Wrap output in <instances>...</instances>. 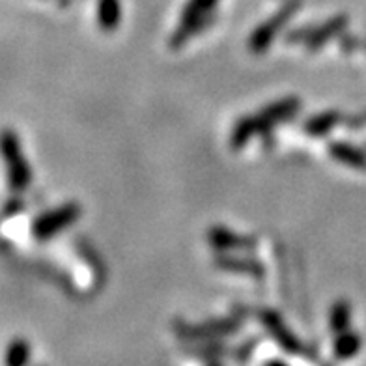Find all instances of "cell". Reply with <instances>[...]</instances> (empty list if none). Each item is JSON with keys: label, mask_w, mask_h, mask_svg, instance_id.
I'll return each instance as SVG.
<instances>
[{"label": "cell", "mask_w": 366, "mask_h": 366, "mask_svg": "<svg viewBox=\"0 0 366 366\" xmlns=\"http://www.w3.org/2000/svg\"><path fill=\"white\" fill-rule=\"evenodd\" d=\"M0 155L8 170V182L14 191H24L32 182L30 164L24 157L23 146L15 131L4 129L0 133Z\"/></svg>", "instance_id": "obj_1"}, {"label": "cell", "mask_w": 366, "mask_h": 366, "mask_svg": "<svg viewBox=\"0 0 366 366\" xmlns=\"http://www.w3.org/2000/svg\"><path fill=\"white\" fill-rule=\"evenodd\" d=\"M79 215H81V207L77 204L54 207V209L36 219V222L32 224V234H34L36 239H51L56 234H60L64 228L71 227L73 222L79 219Z\"/></svg>", "instance_id": "obj_2"}, {"label": "cell", "mask_w": 366, "mask_h": 366, "mask_svg": "<svg viewBox=\"0 0 366 366\" xmlns=\"http://www.w3.org/2000/svg\"><path fill=\"white\" fill-rule=\"evenodd\" d=\"M295 10H297V2H290V4H286L279 14L265 21L262 26H258L251 36L252 51H254V53H262V51H265V49L269 47V44L273 41L274 36L279 34L280 29H282L286 21L295 14Z\"/></svg>", "instance_id": "obj_3"}, {"label": "cell", "mask_w": 366, "mask_h": 366, "mask_svg": "<svg viewBox=\"0 0 366 366\" xmlns=\"http://www.w3.org/2000/svg\"><path fill=\"white\" fill-rule=\"evenodd\" d=\"M215 4H217V0H189L187 8L183 10L179 29L176 30L174 41L182 44L183 39H187L193 32H197L198 26L204 23L206 15L213 10Z\"/></svg>", "instance_id": "obj_4"}, {"label": "cell", "mask_w": 366, "mask_h": 366, "mask_svg": "<svg viewBox=\"0 0 366 366\" xmlns=\"http://www.w3.org/2000/svg\"><path fill=\"white\" fill-rule=\"evenodd\" d=\"M299 109V102L294 99V97H290V99H282V102H277L273 105H269L267 109L260 112L258 116H254L256 126H258V131L267 129L277 122H282L290 116H294L295 111Z\"/></svg>", "instance_id": "obj_5"}, {"label": "cell", "mask_w": 366, "mask_h": 366, "mask_svg": "<svg viewBox=\"0 0 366 366\" xmlns=\"http://www.w3.org/2000/svg\"><path fill=\"white\" fill-rule=\"evenodd\" d=\"M262 320H264L265 329L271 332V337H273L280 346L285 347V350H288V352H297L299 350L297 338L294 337V332L286 327L285 322H282V318H280L279 314L264 312L262 314Z\"/></svg>", "instance_id": "obj_6"}, {"label": "cell", "mask_w": 366, "mask_h": 366, "mask_svg": "<svg viewBox=\"0 0 366 366\" xmlns=\"http://www.w3.org/2000/svg\"><path fill=\"white\" fill-rule=\"evenodd\" d=\"M122 21L120 0H97V23L103 30L111 32L118 29Z\"/></svg>", "instance_id": "obj_7"}, {"label": "cell", "mask_w": 366, "mask_h": 366, "mask_svg": "<svg viewBox=\"0 0 366 366\" xmlns=\"http://www.w3.org/2000/svg\"><path fill=\"white\" fill-rule=\"evenodd\" d=\"M258 133V126H256L254 116L252 118H243V120L237 122V126L234 127L230 137V142L234 148H241V146H245L252 137Z\"/></svg>", "instance_id": "obj_8"}, {"label": "cell", "mask_w": 366, "mask_h": 366, "mask_svg": "<svg viewBox=\"0 0 366 366\" xmlns=\"http://www.w3.org/2000/svg\"><path fill=\"white\" fill-rule=\"evenodd\" d=\"M359 350V338L353 332H338L337 340H335V355L338 359H347V357L355 355Z\"/></svg>", "instance_id": "obj_9"}, {"label": "cell", "mask_w": 366, "mask_h": 366, "mask_svg": "<svg viewBox=\"0 0 366 366\" xmlns=\"http://www.w3.org/2000/svg\"><path fill=\"white\" fill-rule=\"evenodd\" d=\"M29 359H30V346L26 340L17 338V340H14V342L8 346V352H6V357H4L6 365L19 366V365H24V362H29Z\"/></svg>", "instance_id": "obj_10"}, {"label": "cell", "mask_w": 366, "mask_h": 366, "mask_svg": "<svg viewBox=\"0 0 366 366\" xmlns=\"http://www.w3.org/2000/svg\"><path fill=\"white\" fill-rule=\"evenodd\" d=\"M350 318H352V309L344 301H338L337 305H332L331 314H329V325L335 332H342L347 329Z\"/></svg>", "instance_id": "obj_11"}, {"label": "cell", "mask_w": 366, "mask_h": 366, "mask_svg": "<svg viewBox=\"0 0 366 366\" xmlns=\"http://www.w3.org/2000/svg\"><path fill=\"white\" fill-rule=\"evenodd\" d=\"M335 124H337V114H332V112H327V114H318L307 122L305 131L312 137H322L325 135V133H329Z\"/></svg>", "instance_id": "obj_12"}, {"label": "cell", "mask_w": 366, "mask_h": 366, "mask_svg": "<svg viewBox=\"0 0 366 366\" xmlns=\"http://www.w3.org/2000/svg\"><path fill=\"white\" fill-rule=\"evenodd\" d=\"M209 241H212L215 247H219V249H236V247L247 243L245 239L237 237L234 232H228L224 230V228H213V230L209 232Z\"/></svg>", "instance_id": "obj_13"}, {"label": "cell", "mask_w": 366, "mask_h": 366, "mask_svg": "<svg viewBox=\"0 0 366 366\" xmlns=\"http://www.w3.org/2000/svg\"><path fill=\"white\" fill-rule=\"evenodd\" d=\"M331 154L335 155L338 161H342V163H347V164H361L362 163V157L357 154L355 149L350 148V146H346V144H340V142H337V144H331Z\"/></svg>", "instance_id": "obj_14"}]
</instances>
